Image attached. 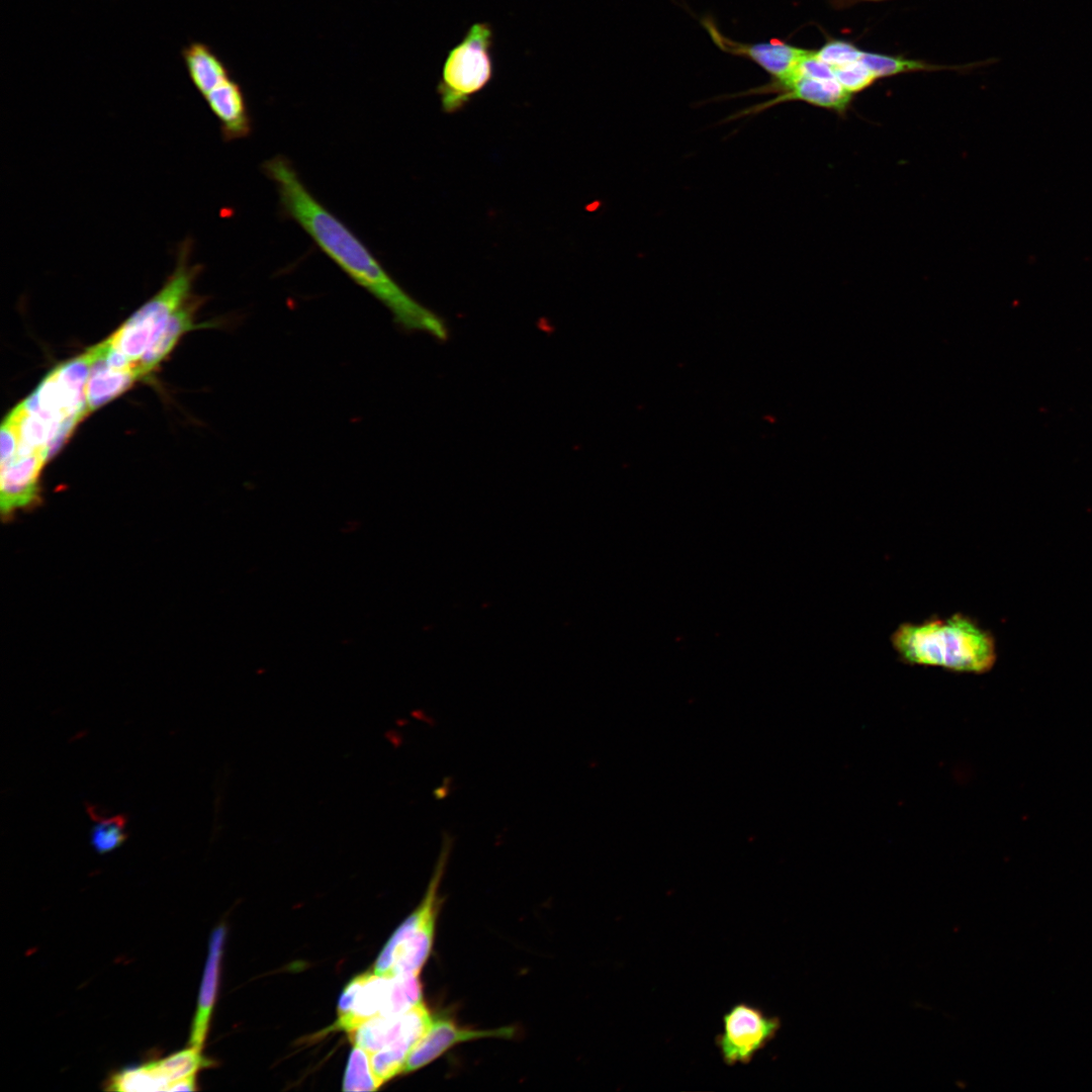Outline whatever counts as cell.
I'll return each instance as SVG.
<instances>
[{
	"label": "cell",
	"mask_w": 1092,
	"mask_h": 1092,
	"mask_svg": "<svg viewBox=\"0 0 1092 1092\" xmlns=\"http://www.w3.org/2000/svg\"><path fill=\"white\" fill-rule=\"evenodd\" d=\"M262 170L275 183L283 212L350 278L387 307L398 326L447 340L449 332L443 318L391 278L363 243L312 196L286 157L267 160Z\"/></svg>",
	"instance_id": "obj_1"
},
{
	"label": "cell",
	"mask_w": 1092,
	"mask_h": 1092,
	"mask_svg": "<svg viewBox=\"0 0 1092 1092\" xmlns=\"http://www.w3.org/2000/svg\"><path fill=\"white\" fill-rule=\"evenodd\" d=\"M890 643L903 663L954 672H986L997 657L992 633L963 613L901 623Z\"/></svg>",
	"instance_id": "obj_2"
},
{
	"label": "cell",
	"mask_w": 1092,
	"mask_h": 1092,
	"mask_svg": "<svg viewBox=\"0 0 1092 1092\" xmlns=\"http://www.w3.org/2000/svg\"><path fill=\"white\" fill-rule=\"evenodd\" d=\"M192 247L190 238L180 243L176 266L163 287L108 338L109 349L104 357L108 365L125 367L136 363L172 314L192 296V285L202 269L199 264H190Z\"/></svg>",
	"instance_id": "obj_3"
},
{
	"label": "cell",
	"mask_w": 1092,
	"mask_h": 1092,
	"mask_svg": "<svg viewBox=\"0 0 1092 1092\" xmlns=\"http://www.w3.org/2000/svg\"><path fill=\"white\" fill-rule=\"evenodd\" d=\"M492 27L483 21L473 23L448 52L437 86L444 112L460 111L492 80Z\"/></svg>",
	"instance_id": "obj_4"
},
{
	"label": "cell",
	"mask_w": 1092,
	"mask_h": 1092,
	"mask_svg": "<svg viewBox=\"0 0 1092 1092\" xmlns=\"http://www.w3.org/2000/svg\"><path fill=\"white\" fill-rule=\"evenodd\" d=\"M108 339L52 370L22 405L72 431L87 415L86 383L93 365L108 351Z\"/></svg>",
	"instance_id": "obj_5"
},
{
	"label": "cell",
	"mask_w": 1092,
	"mask_h": 1092,
	"mask_svg": "<svg viewBox=\"0 0 1092 1092\" xmlns=\"http://www.w3.org/2000/svg\"><path fill=\"white\" fill-rule=\"evenodd\" d=\"M722 1022L723 1029L715 1042L727 1066L750 1063L776 1037L782 1025L779 1017L768 1016L745 1002L733 1005L723 1015Z\"/></svg>",
	"instance_id": "obj_6"
},
{
	"label": "cell",
	"mask_w": 1092,
	"mask_h": 1092,
	"mask_svg": "<svg viewBox=\"0 0 1092 1092\" xmlns=\"http://www.w3.org/2000/svg\"><path fill=\"white\" fill-rule=\"evenodd\" d=\"M701 23L721 51L755 63L771 76L772 83L790 79L809 52L777 38L756 43L736 41L724 35L711 17L703 18Z\"/></svg>",
	"instance_id": "obj_7"
},
{
	"label": "cell",
	"mask_w": 1092,
	"mask_h": 1092,
	"mask_svg": "<svg viewBox=\"0 0 1092 1092\" xmlns=\"http://www.w3.org/2000/svg\"><path fill=\"white\" fill-rule=\"evenodd\" d=\"M771 94L776 96L767 101L749 107L738 116L752 115L788 101H802L820 108L844 113L849 107L853 95L847 92L835 79H815L797 77L783 85L765 84L749 89L740 95Z\"/></svg>",
	"instance_id": "obj_8"
},
{
	"label": "cell",
	"mask_w": 1092,
	"mask_h": 1092,
	"mask_svg": "<svg viewBox=\"0 0 1092 1092\" xmlns=\"http://www.w3.org/2000/svg\"><path fill=\"white\" fill-rule=\"evenodd\" d=\"M48 452L20 442L17 452L1 463L0 502L3 514H10L33 503L38 493V478Z\"/></svg>",
	"instance_id": "obj_9"
},
{
	"label": "cell",
	"mask_w": 1092,
	"mask_h": 1092,
	"mask_svg": "<svg viewBox=\"0 0 1092 1092\" xmlns=\"http://www.w3.org/2000/svg\"><path fill=\"white\" fill-rule=\"evenodd\" d=\"M514 1033L513 1027L472 1029L461 1027L447 1017L432 1018L429 1027L410 1053L401 1074L425 1067L457 1043L488 1037L510 1038Z\"/></svg>",
	"instance_id": "obj_10"
},
{
	"label": "cell",
	"mask_w": 1092,
	"mask_h": 1092,
	"mask_svg": "<svg viewBox=\"0 0 1092 1092\" xmlns=\"http://www.w3.org/2000/svg\"><path fill=\"white\" fill-rule=\"evenodd\" d=\"M392 976L365 973L354 978L344 989L338 1003V1029L350 1032L359 1024L380 1015L391 985Z\"/></svg>",
	"instance_id": "obj_11"
},
{
	"label": "cell",
	"mask_w": 1092,
	"mask_h": 1092,
	"mask_svg": "<svg viewBox=\"0 0 1092 1092\" xmlns=\"http://www.w3.org/2000/svg\"><path fill=\"white\" fill-rule=\"evenodd\" d=\"M450 847L451 839H448V836L446 835L437 867L435 868L426 895L419 907L398 926L384 945L375 962L373 973L377 975H388L398 946L426 923L437 919L438 888L449 856Z\"/></svg>",
	"instance_id": "obj_12"
},
{
	"label": "cell",
	"mask_w": 1092,
	"mask_h": 1092,
	"mask_svg": "<svg viewBox=\"0 0 1092 1092\" xmlns=\"http://www.w3.org/2000/svg\"><path fill=\"white\" fill-rule=\"evenodd\" d=\"M432 1018L423 1003L417 1005L407 1012V1022L399 1036L383 1049L371 1054V1067L381 1085L401 1074L410 1053L429 1027Z\"/></svg>",
	"instance_id": "obj_13"
},
{
	"label": "cell",
	"mask_w": 1092,
	"mask_h": 1092,
	"mask_svg": "<svg viewBox=\"0 0 1092 1092\" xmlns=\"http://www.w3.org/2000/svg\"><path fill=\"white\" fill-rule=\"evenodd\" d=\"M224 938L225 927L219 925L212 931L209 939L208 956L189 1036V1045L199 1050L204 1044L216 999Z\"/></svg>",
	"instance_id": "obj_14"
},
{
	"label": "cell",
	"mask_w": 1092,
	"mask_h": 1092,
	"mask_svg": "<svg viewBox=\"0 0 1092 1092\" xmlns=\"http://www.w3.org/2000/svg\"><path fill=\"white\" fill-rule=\"evenodd\" d=\"M203 98L218 119L224 141L231 142L250 134L252 125L246 98L243 89L232 77Z\"/></svg>",
	"instance_id": "obj_15"
},
{
	"label": "cell",
	"mask_w": 1092,
	"mask_h": 1092,
	"mask_svg": "<svg viewBox=\"0 0 1092 1092\" xmlns=\"http://www.w3.org/2000/svg\"><path fill=\"white\" fill-rule=\"evenodd\" d=\"M142 377L133 365L113 367L99 359L91 368L86 383L87 413H92L125 391Z\"/></svg>",
	"instance_id": "obj_16"
},
{
	"label": "cell",
	"mask_w": 1092,
	"mask_h": 1092,
	"mask_svg": "<svg viewBox=\"0 0 1092 1092\" xmlns=\"http://www.w3.org/2000/svg\"><path fill=\"white\" fill-rule=\"evenodd\" d=\"M181 57L192 84L203 97L231 78L226 65L213 49L204 42H189L182 49Z\"/></svg>",
	"instance_id": "obj_17"
},
{
	"label": "cell",
	"mask_w": 1092,
	"mask_h": 1092,
	"mask_svg": "<svg viewBox=\"0 0 1092 1092\" xmlns=\"http://www.w3.org/2000/svg\"><path fill=\"white\" fill-rule=\"evenodd\" d=\"M200 303L201 298L192 295L172 314L159 337L134 363L142 377L159 365L185 332L194 329V312Z\"/></svg>",
	"instance_id": "obj_18"
},
{
	"label": "cell",
	"mask_w": 1092,
	"mask_h": 1092,
	"mask_svg": "<svg viewBox=\"0 0 1092 1092\" xmlns=\"http://www.w3.org/2000/svg\"><path fill=\"white\" fill-rule=\"evenodd\" d=\"M407 1012L399 1016L376 1015L348 1032L349 1037L371 1055L399 1036L406 1025Z\"/></svg>",
	"instance_id": "obj_19"
},
{
	"label": "cell",
	"mask_w": 1092,
	"mask_h": 1092,
	"mask_svg": "<svg viewBox=\"0 0 1092 1092\" xmlns=\"http://www.w3.org/2000/svg\"><path fill=\"white\" fill-rule=\"evenodd\" d=\"M168 1087L169 1082L159 1073L154 1061L124 1068L106 1083V1090L120 1092L167 1091Z\"/></svg>",
	"instance_id": "obj_20"
},
{
	"label": "cell",
	"mask_w": 1092,
	"mask_h": 1092,
	"mask_svg": "<svg viewBox=\"0 0 1092 1092\" xmlns=\"http://www.w3.org/2000/svg\"><path fill=\"white\" fill-rule=\"evenodd\" d=\"M86 811L93 821L90 829V844L98 854L109 853L125 842L127 832L124 815L104 816L90 804H86Z\"/></svg>",
	"instance_id": "obj_21"
},
{
	"label": "cell",
	"mask_w": 1092,
	"mask_h": 1092,
	"mask_svg": "<svg viewBox=\"0 0 1092 1092\" xmlns=\"http://www.w3.org/2000/svg\"><path fill=\"white\" fill-rule=\"evenodd\" d=\"M159 1073L169 1082L194 1076L196 1073L212 1065V1062L201 1054V1050L194 1046L173 1053L172 1055L154 1061Z\"/></svg>",
	"instance_id": "obj_22"
},
{
	"label": "cell",
	"mask_w": 1092,
	"mask_h": 1092,
	"mask_svg": "<svg viewBox=\"0 0 1092 1092\" xmlns=\"http://www.w3.org/2000/svg\"><path fill=\"white\" fill-rule=\"evenodd\" d=\"M860 61L877 80L903 73L944 69V67H938L919 60L870 52H864Z\"/></svg>",
	"instance_id": "obj_23"
},
{
	"label": "cell",
	"mask_w": 1092,
	"mask_h": 1092,
	"mask_svg": "<svg viewBox=\"0 0 1092 1092\" xmlns=\"http://www.w3.org/2000/svg\"><path fill=\"white\" fill-rule=\"evenodd\" d=\"M369 1055L358 1045L353 1048L344 1075V1091H375L381 1086L373 1073Z\"/></svg>",
	"instance_id": "obj_24"
},
{
	"label": "cell",
	"mask_w": 1092,
	"mask_h": 1092,
	"mask_svg": "<svg viewBox=\"0 0 1092 1092\" xmlns=\"http://www.w3.org/2000/svg\"><path fill=\"white\" fill-rule=\"evenodd\" d=\"M816 55L833 69L859 61L864 53L853 42L845 39H829Z\"/></svg>",
	"instance_id": "obj_25"
},
{
	"label": "cell",
	"mask_w": 1092,
	"mask_h": 1092,
	"mask_svg": "<svg viewBox=\"0 0 1092 1092\" xmlns=\"http://www.w3.org/2000/svg\"><path fill=\"white\" fill-rule=\"evenodd\" d=\"M833 70L835 80L852 95L869 88L877 81L860 60Z\"/></svg>",
	"instance_id": "obj_26"
},
{
	"label": "cell",
	"mask_w": 1092,
	"mask_h": 1092,
	"mask_svg": "<svg viewBox=\"0 0 1092 1092\" xmlns=\"http://www.w3.org/2000/svg\"><path fill=\"white\" fill-rule=\"evenodd\" d=\"M197 1090L196 1075L190 1076L171 1083L167 1091H194Z\"/></svg>",
	"instance_id": "obj_27"
}]
</instances>
